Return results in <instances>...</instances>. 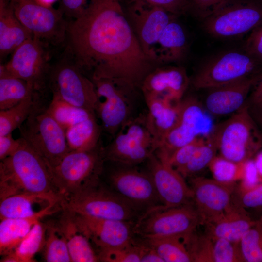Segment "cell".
Returning a JSON list of instances; mask_svg holds the SVG:
<instances>
[{"instance_id":"681fc988","label":"cell","mask_w":262,"mask_h":262,"mask_svg":"<svg viewBox=\"0 0 262 262\" xmlns=\"http://www.w3.org/2000/svg\"><path fill=\"white\" fill-rule=\"evenodd\" d=\"M24 139L20 137L14 139L12 133L0 136V160L15 153L24 143Z\"/></svg>"},{"instance_id":"484cf974","label":"cell","mask_w":262,"mask_h":262,"mask_svg":"<svg viewBox=\"0 0 262 262\" xmlns=\"http://www.w3.org/2000/svg\"><path fill=\"white\" fill-rule=\"evenodd\" d=\"M32 37L16 16L9 0H0V62Z\"/></svg>"},{"instance_id":"8fae6325","label":"cell","mask_w":262,"mask_h":262,"mask_svg":"<svg viewBox=\"0 0 262 262\" xmlns=\"http://www.w3.org/2000/svg\"><path fill=\"white\" fill-rule=\"evenodd\" d=\"M14 12L33 37L50 46L66 42L69 21L62 12L37 0H9Z\"/></svg>"},{"instance_id":"f907efd6","label":"cell","mask_w":262,"mask_h":262,"mask_svg":"<svg viewBox=\"0 0 262 262\" xmlns=\"http://www.w3.org/2000/svg\"><path fill=\"white\" fill-rule=\"evenodd\" d=\"M249 100L253 111H262V76L252 90Z\"/></svg>"},{"instance_id":"c3c4849f","label":"cell","mask_w":262,"mask_h":262,"mask_svg":"<svg viewBox=\"0 0 262 262\" xmlns=\"http://www.w3.org/2000/svg\"><path fill=\"white\" fill-rule=\"evenodd\" d=\"M178 16L187 12V0H140Z\"/></svg>"},{"instance_id":"cb8c5ba5","label":"cell","mask_w":262,"mask_h":262,"mask_svg":"<svg viewBox=\"0 0 262 262\" xmlns=\"http://www.w3.org/2000/svg\"><path fill=\"white\" fill-rule=\"evenodd\" d=\"M144 98L147 107L145 115L146 123L153 137L156 151L164 137L177 123L181 100L174 102L154 97Z\"/></svg>"},{"instance_id":"db71d44e","label":"cell","mask_w":262,"mask_h":262,"mask_svg":"<svg viewBox=\"0 0 262 262\" xmlns=\"http://www.w3.org/2000/svg\"><path fill=\"white\" fill-rule=\"evenodd\" d=\"M41 4L48 6H51V5L57 0H37Z\"/></svg>"},{"instance_id":"7c38bea8","label":"cell","mask_w":262,"mask_h":262,"mask_svg":"<svg viewBox=\"0 0 262 262\" xmlns=\"http://www.w3.org/2000/svg\"><path fill=\"white\" fill-rule=\"evenodd\" d=\"M50 47L32 37L14 50L6 64L0 65L5 72L26 81L41 95L48 86L51 66Z\"/></svg>"},{"instance_id":"11a10c76","label":"cell","mask_w":262,"mask_h":262,"mask_svg":"<svg viewBox=\"0 0 262 262\" xmlns=\"http://www.w3.org/2000/svg\"><path fill=\"white\" fill-rule=\"evenodd\" d=\"M258 223L261 226L262 228V215L261 216L260 219L257 221Z\"/></svg>"},{"instance_id":"b9f144b4","label":"cell","mask_w":262,"mask_h":262,"mask_svg":"<svg viewBox=\"0 0 262 262\" xmlns=\"http://www.w3.org/2000/svg\"><path fill=\"white\" fill-rule=\"evenodd\" d=\"M213 240V262H242L238 242L224 238Z\"/></svg>"},{"instance_id":"7a4b0ae2","label":"cell","mask_w":262,"mask_h":262,"mask_svg":"<svg viewBox=\"0 0 262 262\" xmlns=\"http://www.w3.org/2000/svg\"><path fill=\"white\" fill-rule=\"evenodd\" d=\"M25 193L61 197L55 187L50 166L25 141L15 153L0 160V200Z\"/></svg>"},{"instance_id":"d6986e66","label":"cell","mask_w":262,"mask_h":262,"mask_svg":"<svg viewBox=\"0 0 262 262\" xmlns=\"http://www.w3.org/2000/svg\"><path fill=\"white\" fill-rule=\"evenodd\" d=\"M72 213L81 230L97 247V254L102 251L127 246L135 239V223Z\"/></svg>"},{"instance_id":"f1b7e54d","label":"cell","mask_w":262,"mask_h":262,"mask_svg":"<svg viewBox=\"0 0 262 262\" xmlns=\"http://www.w3.org/2000/svg\"><path fill=\"white\" fill-rule=\"evenodd\" d=\"M39 217L5 218L0 223V254L5 256L13 252L28 235Z\"/></svg>"},{"instance_id":"60d3db41","label":"cell","mask_w":262,"mask_h":262,"mask_svg":"<svg viewBox=\"0 0 262 262\" xmlns=\"http://www.w3.org/2000/svg\"><path fill=\"white\" fill-rule=\"evenodd\" d=\"M194 262H213V240L206 233L197 235L195 232L185 240Z\"/></svg>"},{"instance_id":"603a6c76","label":"cell","mask_w":262,"mask_h":262,"mask_svg":"<svg viewBox=\"0 0 262 262\" xmlns=\"http://www.w3.org/2000/svg\"><path fill=\"white\" fill-rule=\"evenodd\" d=\"M62 198L49 194L25 193L0 200V218H43L53 213Z\"/></svg>"},{"instance_id":"4316f807","label":"cell","mask_w":262,"mask_h":262,"mask_svg":"<svg viewBox=\"0 0 262 262\" xmlns=\"http://www.w3.org/2000/svg\"><path fill=\"white\" fill-rule=\"evenodd\" d=\"M57 225L67 242L72 262L99 261L91 243L80 229L73 213L64 210Z\"/></svg>"},{"instance_id":"30bf717a","label":"cell","mask_w":262,"mask_h":262,"mask_svg":"<svg viewBox=\"0 0 262 262\" xmlns=\"http://www.w3.org/2000/svg\"><path fill=\"white\" fill-rule=\"evenodd\" d=\"M202 22L213 37L240 38L262 23V0H230Z\"/></svg>"},{"instance_id":"4fadbf2b","label":"cell","mask_w":262,"mask_h":262,"mask_svg":"<svg viewBox=\"0 0 262 262\" xmlns=\"http://www.w3.org/2000/svg\"><path fill=\"white\" fill-rule=\"evenodd\" d=\"M153 137L146 116L130 118L119 129L109 146L103 149L104 158L126 165L139 164L155 152Z\"/></svg>"},{"instance_id":"ba28073f","label":"cell","mask_w":262,"mask_h":262,"mask_svg":"<svg viewBox=\"0 0 262 262\" xmlns=\"http://www.w3.org/2000/svg\"><path fill=\"white\" fill-rule=\"evenodd\" d=\"M48 86L52 96L95 112L97 98L94 82L65 49L57 61L51 64Z\"/></svg>"},{"instance_id":"8992f818","label":"cell","mask_w":262,"mask_h":262,"mask_svg":"<svg viewBox=\"0 0 262 262\" xmlns=\"http://www.w3.org/2000/svg\"><path fill=\"white\" fill-rule=\"evenodd\" d=\"M21 137L50 167L56 165L70 151L66 131L40 102L19 128Z\"/></svg>"},{"instance_id":"74e56055","label":"cell","mask_w":262,"mask_h":262,"mask_svg":"<svg viewBox=\"0 0 262 262\" xmlns=\"http://www.w3.org/2000/svg\"><path fill=\"white\" fill-rule=\"evenodd\" d=\"M245 262H262V228L256 221L238 242Z\"/></svg>"},{"instance_id":"ffe728a7","label":"cell","mask_w":262,"mask_h":262,"mask_svg":"<svg viewBox=\"0 0 262 262\" xmlns=\"http://www.w3.org/2000/svg\"><path fill=\"white\" fill-rule=\"evenodd\" d=\"M148 160L149 173L161 204L168 208L191 204L193 193L184 178L154 153Z\"/></svg>"},{"instance_id":"52a82bcc","label":"cell","mask_w":262,"mask_h":262,"mask_svg":"<svg viewBox=\"0 0 262 262\" xmlns=\"http://www.w3.org/2000/svg\"><path fill=\"white\" fill-rule=\"evenodd\" d=\"M262 72V62L244 49L220 53L203 64L192 84L196 89H209L231 83Z\"/></svg>"},{"instance_id":"7402d4cb","label":"cell","mask_w":262,"mask_h":262,"mask_svg":"<svg viewBox=\"0 0 262 262\" xmlns=\"http://www.w3.org/2000/svg\"><path fill=\"white\" fill-rule=\"evenodd\" d=\"M189 83L185 70L180 67L154 68L145 77L140 88L144 96L177 102L182 98Z\"/></svg>"},{"instance_id":"bcb514c9","label":"cell","mask_w":262,"mask_h":262,"mask_svg":"<svg viewBox=\"0 0 262 262\" xmlns=\"http://www.w3.org/2000/svg\"><path fill=\"white\" fill-rule=\"evenodd\" d=\"M88 1L89 0H61L58 9L69 22L81 15Z\"/></svg>"},{"instance_id":"e0dca14e","label":"cell","mask_w":262,"mask_h":262,"mask_svg":"<svg viewBox=\"0 0 262 262\" xmlns=\"http://www.w3.org/2000/svg\"><path fill=\"white\" fill-rule=\"evenodd\" d=\"M190 184L193 204L202 225L218 218L232 204L235 182L197 177L191 179Z\"/></svg>"},{"instance_id":"6da1fadb","label":"cell","mask_w":262,"mask_h":262,"mask_svg":"<svg viewBox=\"0 0 262 262\" xmlns=\"http://www.w3.org/2000/svg\"><path fill=\"white\" fill-rule=\"evenodd\" d=\"M65 44L93 80L111 79L134 90L154 69L120 0H89L81 15L69 22Z\"/></svg>"},{"instance_id":"5b68a950","label":"cell","mask_w":262,"mask_h":262,"mask_svg":"<svg viewBox=\"0 0 262 262\" xmlns=\"http://www.w3.org/2000/svg\"><path fill=\"white\" fill-rule=\"evenodd\" d=\"M104 158L103 149L98 145L90 150H70L56 165L50 166L55 187L62 199L98 182Z\"/></svg>"},{"instance_id":"d590c367","label":"cell","mask_w":262,"mask_h":262,"mask_svg":"<svg viewBox=\"0 0 262 262\" xmlns=\"http://www.w3.org/2000/svg\"><path fill=\"white\" fill-rule=\"evenodd\" d=\"M217 145L213 131L206 136L189 161L177 170L184 178L193 176L209 167L217 156Z\"/></svg>"},{"instance_id":"d4e9b609","label":"cell","mask_w":262,"mask_h":262,"mask_svg":"<svg viewBox=\"0 0 262 262\" xmlns=\"http://www.w3.org/2000/svg\"><path fill=\"white\" fill-rule=\"evenodd\" d=\"M256 223L245 208L232 204L222 215L207 223L205 233L212 239L224 238L238 242L243 235Z\"/></svg>"},{"instance_id":"f546056e","label":"cell","mask_w":262,"mask_h":262,"mask_svg":"<svg viewBox=\"0 0 262 262\" xmlns=\"http://www.w3.org/2000/svg\"><path fill=\"white\" fill-rule=\"evenodd\" d=\"M96 116L94 115L66 130V140L70 150H90L99 145L102 128Z\"/></svg>"},{"instance_id":"f5cc1de1","label":"cell","mask_w":262,"mask_h":262,"mask_svg":"<svg viewBox=\"0 0 262 262\" xmlns=\"http://www.w3.org/2000/svg\"><path fill=\"white\" fill-rule=\"evenodd\" d=\"M254 115L258 122L262 127V111H254Z\"/></svg>"},{"instance_id":"5bb4252c","label":"cell","mask_w":262,"mask_h":262,"mask_svg":"<svg viewBox=\"0 0 262 262\" xmlns=\"http://www.w3.org/2000/svg\"><path fill=\"white\" fill-rule=\"evenodd\" d=\"M208 112L193 97L181 99L178 121L159 145L155 153L168 157L178 148L196 138L209 135L214 125Z\"/></svg>"},{"instance_id":"e575fe53","label":"cell","mask_w":262,"mask_h":262,"mask_svg":"<svg viewBox=\"0 0 262 262\" xmlns=\"http://www.w3.org/2000/svg\"><path fill=\"white\" fill-rule=\"evenodd\" d=\"M47 110L65 131L71 126L96 115L92 111L74 106L53 96Z\"/></svg>"},{"instance_id":"ee69618b","label":"cell","mask_w":262,"mask_h":262,"mask_svg":"<svg viewBox=\"0 0 262 262\" xmlns=\"http://www.w3.org/2000/svg\"><path fill=\"white\" fill-rule=\"evenodd\" d=\"M205 136L196 138L192 142L178 148L167 158L159 157L165 160L177 170L185 165L189 161Z\"/></svg>"},{"instance_id":"ab89813d","label":"cell","mask_w":262,"mask_h":262,"mask_svg":"<svg viewBox=\"0 0 262 262\" xmlns=\"http://www.w3.org/2000/svg\"><path fill=\"white\" fill-rule=\"evenodd\" d=\"M244 163H236L216 156L209 167L214 179L223 182H235L242 178Z\"/></svg>"},{"instance_id":"d6a6232c","label":"cell","mask_w":262,"mask_h":262,"mask_svg":"<svg viewBox=\"0 0 262 262\" xmlns=\"http://www.w3.org/2000/svg\"><path fill=\"white\" fill-rule=\"evenodd\" d=\"M46 226L36 222L20 244L12 252L2 256V262H33L35 255L43 249Z\"/></svg>"},{"instance_id":"9a60e30c","label":"cell","mask_w":262,"mask_h":262,"mask_svg":"<svg viewBox=\"0 0 262 262\" xmlns=\"http://www.w3.org/2000/svg\"><path fill=\"white\" fill-rule=\"evenodd\" d=\"M92 80L97 98L96 115L100 119L101 128L114 136L131 118V104L127 92L134 90L111 79Z\"/></svg>"},{"instance_id":"f6af8a7d","label":"cell","mask_w":262,"mask_h":262,"mask_svg":"<svg viewBox=\"0 0 262 262\" xmlns=\"http://www.w3.org/2000/svg\"><path fill=\"white\" fill-rule=\"evenodd\" d=\"M230 0H187V12L202 21Z\"/></svg>"},{"instance_id":"3957f363","label":"cell","mask_w":262,"mask_h":262,"mask_svg":"<svg viewBox=\"0 0 262 262\" xmlns=\"http://www.w3.org/2000/svg\"><path fill=\"white\" fill-rule=\"evenodd\" d=\"M60 206L78 214L134 223L143 214L115 191L100 186L99 181L63 198Z\"/></svg>"},{"instance_id":"44dd1931","label":"cell","mask_w":262,"mask_h":262,"mask_svg":"<svg viewBox=\"0 0 262 262\" xmlns=\"http://www.w3.org/2000/svg\"><path fill=\"white\" fill-rule=\"evenodd\" d=\"M262 72L238 81L207 89L203 106L216 116L233 114L246 104L248 94L260 80Z\"/></svg>"},{"instance_id":"836d02e7","label":"cell","mask_w":262,"mask_h":262,"mask_svg":"<svg viewBox=\"0 0 262 262\" xmlns=\"http://www.w3.org/2000/svg\"><path fill=\"white\" fill-rule=\"evenodd\" d=\"M40 96L39 94L33 92L15 106L0 110V136L12 133L19 128L40 100Z\"/></svg>"},{"instance_id":"8d00e7d4","label":"cell","mask_w":262,"mask_h":262,"mask_svg":"<svg viewBox=\"0 0 262 262\" xmlns=\"http://www.w3.org/2000/svg\"><path fill=\"white\" fill-rule=\"evenodd\" d=\"M46 226L43 257L48 262H70L71 258L66 238L57 224Z\"/></svg>"},{"instance_id":"816d5d0a","label":"cell","mask_w":262,"mask_h":262,"mask_svg":"<svg viewBox=\"0 0 262 262\" xmlns=\"http://www.w3.org/2000/svg\"><path fill=\"white\" fill-rule=\"evenodd\" d=\"M144 244L145 247L141 257V262H164L154 249L148 246L145 243Z\"/></svg>"},{"instance_id":"9c48e42d","label":"cell","mask_w":262,"mask_h":262,"mask_svg":"<svg viewBox=\"0 0 262 262\" xmlns=\"http://www.w3.org/2000/svg\"><path fill=\"white\" fill-rule=\"evenodd\" d=\"M201 224L202 220L191 204L168 208L161 205L144 213L134 229L141 238L176 237L185 240Z\"/></svg>"},{"instance_id":"f35d334b","label":"cell","mask_w":262,"mask_h":262,"mask_svg":"<svg viewBox=\"0 0 262 262\" xmlns=\"http://www.w3.org/2000/svg\"><path fill=\"white\" fill-rule=\"evenodd\" d=\"M145 244L140 239L127 246L98 253L99 261L105 262H141Z\"/></svg>"},{"instance_id":"277c9868","label":"cell","mask_w":262,"mask_h":262,"mask_svg":"<svg viewBox=\"0 0 262 262\" xmlns=\"http://www.w3.org/2000/svg\"><path fill=\"white\" fill-rule=\"evenodd\" d=\"M220 156L236 163L251 158L262 146V137L247 104L213 129Z\"/></svg>"},{"instance_id":"4dcf8cb0","label":"cell","mask_w":262,"mask_h":262,"mask_svg":"<svg viewBox=\"0 0 262 262\" xmlns=\"http://www.w3.org/2000/svg\"><path fill=\"white\" fill-rule=\"evenodd\" d=\"M33 92L30 83L7 74L0 65V110L15 106Z\"/></svg>"},{"instance_id":"ac0fdd59","label":"cell","mask_w":262,"mask_h":262,"mask_svg":"<svg viewBox=\"0 0 262 262\" xmlns=\"http://www.w3.org/2000/svg\"><path fill=\"white\" fill-rule=\"evenodd\" d=\"M109 180L113 190L143 214L161 205L149 173L122 168L113 171Z\"/></svg>"},{"instance_id":"2e32d148","label":"cell","mask_w":262,"mask_h":262,"mask_svg":"<svg viewBox=\"0 0 262 262\" xmlns=\"http://www.w3.org/2000/svg\"><path fill=\"white\" fill-rule=\"evenodd\" d=\"M127 16L146 56L155 62L158 40L169 22L178 16L140 0H130Z\"/></svg>"},{"instance_id":"1f68e13d","label":"cell","mask_w":262,"mask_h":262,"mask_svg":"<svg viewBox=\"0 0 262 262\" xmlns=\"http://www.w3.org/2000/svg\"><path fill=\"white\" fill-rule=\"evenodd\" d=\"M140 238L154 249L164 262H193L183 239L176 237Z\"/></svg>"},{"instance_id":"83f0119b","label":"cell","mask_w":262,"mask_h":262,"mask_svg":"<svg viewBox=\"0 0 262 262\" xmlns=\"http://www.w3.org/2000/svg\"><path fill=\"white\" fill-rule=\"evenodd\" d=\"M176 18L169 22L158 40L155 52V62H176L185 56L187 48L186 34Z\"/></svg>"},{"instance_id":"7bdbcfd3","label":"cell","mask_w":262,"mask_h":262,"mask_svg":"<svg viewBox=\"0 0 262 262\" xmlns=\"http://www.w3.org/2000/svg\"><path fill=\"white\" fill-rule=\"evenodd\" d=\"M232 203L245 209L262 206V183L247 188L236 185Z\"/></svg>"},{"instance_id":"7dc6e473","label":"cell","mask_w":262,"mask_h":262,"mask_svg":"<svg viewBox=\"0 0 262 262\" xmlns=\"http://www.w3.org/2000/svg\"><path fill=\"white\" fill-rule=\"evenodd\" d=\"M244 49L262 62V23L251 32L244 44Z\"/></svg>"}]
</instances>
